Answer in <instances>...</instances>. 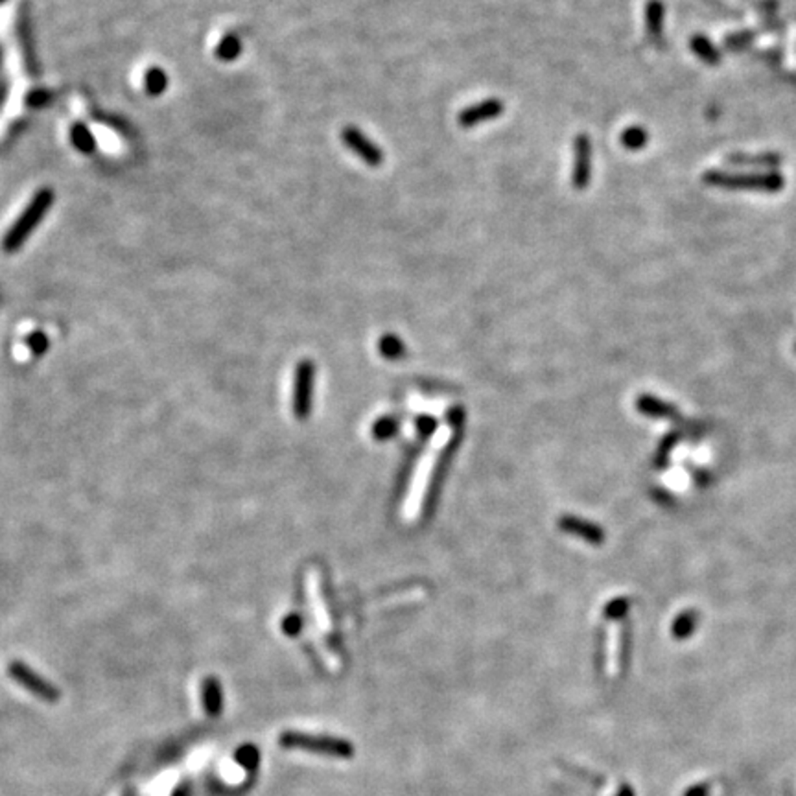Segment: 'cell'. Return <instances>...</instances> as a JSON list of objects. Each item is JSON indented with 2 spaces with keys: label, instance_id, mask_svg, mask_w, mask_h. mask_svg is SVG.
<instances>
[{
  "label": "cell",
  "instance_id": "6da1fadb",
  "mask_svg": "<svg viewBox=\"0 0 796 796\" xmlns=\"http://www.w3.org/2000/svg\"><path fill=\"white\" fill-rule=\"evenodd\" d=\"M702 183L714 189L724 190H758L765 194H776L785 186V177L778 172L765 174H730L723 170H710L702 175Z\"/></svg>",
  "mask_w": 796,
  "mask_h": 796
},
{
  "label": "cell",
  "instance_id": "7a4b0ae2",
  "mask_svg": "<svg viewBox=\"0 0 796 796\" xmlns=\"http://www.w3.org/2000/svg\"><path fill=\"white\" fill-rule=\"evenodd\" d=\"M279 745L290 751H306L312 754L328 756L337 760H350L354 756V745L343 737L315 736V734L288 730L279 736Z\"/></svg>",
  "mask_w": 796,
  "mask_h": 796
},
{
  "label": "cell",
  "instance_id": "3957f363",
  "mask_svg": "<svg viewBox=\"0 0 796 796\" xmlns=\"http://www.w3.org/2000/svg\"><path fill=\"white\" fill-rule=\"evenodd\" d=\"M52 199H54V196H52L50 190H39V194L33 198V201L30 203L26 211L21 214L17 223L8 230V235H6L4 238L6 251H15V249L23 245V242L28 238V235L35 229L37 223H39L41 218L48 212V208H50L52 205Z\"/></svg>",
  "mask_w": 796,
  "mask_h": 796
},
{
  "label": "cell",
  "instance_id": "277c9868",
  "mask_svg": "<svg viewBox=\"0 0 796 796\" xmlns=\"http://www.w3.org/2000/svg\"><path fill=\"white\" fill-rule=\"evenodd\" d=\"M9 677L17 682L18 686H23L24 690L30 691L32 695H35L37 699L45 700V702H57L61 697V691L46 680L45 677H41L39 673L33 671L30 666H26L21 660H13L8 666Z\"/></svg>",
  "mask_w": 796,
  "mask_h": 796
},
{
  "label": "cell",
  "instance_id": "5b68a950",
  "mask_svg": "<svg viewBox=\"0 0 796 796\" xmlns=\"http://www.w3.org/2000/svg\"><path fill=\"white\" fill-rule=\"evenodd\" d=\"M341 140L350 152L358 155L371 168H378L386 161V153L382 152V147L378 146L373 138L367 137L364 129H359L358 125H345L341 129Z\"/></svg>",
  "mask_w": 796,
  "mask_h": 796
},
{
  "label": "cell",
  "instance_id": "8992f818",
  "mask_svg": "<svg viewBox=\"0 0 796 796\" xmlns=\"http://www.w3.org/2000/svg\"><path fill=\"white\" fill-rule=\"evenodd\" d=\"M592 161H594V147L592 138L586 133H579L573 138V164H571V186L576 190H586L592 181Z\"/></svg>",
  "mask_w": 796,
  "mask_h": 796
},
{
  "label": "cell",
  "instance_id": "52a82bcc",
  "mask_svg": "<svg viewBox=\"0 0 796 796\" xmlns=\"http://www.w3.org/2000/svg\"><path fill=\"white\" fill-rule=\"evenodd\" d=\"M503 111H505V103L500 98H487L461 111L457 115V124L463 129H472L479 124L496 120L498 116L503 115Z\"/></svg>",
  "mask_w": 796,
  "mask_h": 796
},
{
  "label": "cell",
  "instance_id": "ba28073f",
  "mask_svg": "<svg viewBox=\"0 0 796 796\" xmlns=\"http://www.w3.org/2000/svg\"><path fill=\"white\" fill-rule=\"evenodd\" d=\"M201 705L208 717L223 714V686L216 677H207L201 682Z\"/></svg>",
  "mask_w": 796,
  "mask_h": 796
},
{
  "label": "cell",
  "instance_id": "9c48e42d",
  "mask_svg": "<svg viewBox=\"0 0 796 796\" xmlns=\"http://www.w3.org/2000/svg\"><path fill=\"white\" fill-rule=\"evenodd\" d=\"M559 525L562 527V531H566L570 534H576L579 539L586 540L590 544H601L605 540V533L599 525L592 524V522L581 520L576 516H564Z\"/></svg>",
  "mask_w": 796,
  "mask_h": 796
},
{
  "label": "cell",
  "instance_id": "30bf717a",
  "mask_svg": "<svg viewBox=\"0 0 796 796\" xmlns=\"http://www.w3.org/2000/svg\"><path fill=\"white\" fill-rule=\"evenodd\" d=\"M636 408L647 417H654V419H669V420H680V411L675 410V405L668 404V402L660 400L653 395H641L636 402Z\"/></svg>",
  "mask_w": 796,
  "mask_h": 796
},
{
  "label": "cell",
  "instance_id": "8fae6325",
  "mask_svg": "<svg viewBox=\"0 0 796 796\" xmlns=\"http://www.w3.org/2000/svg\"><path fill=\"white\" fill-rule=\"evenodd\" d=\"M645 15V28H647V35L653 39H662L663 33V21H666V6L662 0H647L644 9Z\"/></svg>",
  "mask_w": 796,
  "mask_h": 796
},
{
  "label": "cell",
  "instance_id": "7c38bea8",
  "mask_svg": "<svg viewBox=\"0 0 796 796\" xmlns=\"http://www.w3.org/2000/svg\"><path fill=\"white\" fill-rule=\"evenodd\" d=\"M728 164L737 166H758V168H776L782 164V155L778 153H734L727 157Z\"/></svg>",
  "mask_w": 796,
  "mask_h": 796
},
{
  "label": "cell",
  "instance_id": "4fadbf2b",
  "mask_svg": "<svg viewBox=\"0 0 796 796\" xmlns=\"http://www.w3.org/2000/svg\"><path fill=\"white\" fill-rule=\"evenodd\" d=\"M690 48L695 52V55L702 61V63L712 65V67L721 63V54H719V50L714 46V43L710 41L708 37L705 35L691 37Z\"/></svg>",
  "mask_w": 796,
  "mask_h": 796
},
{
  "label": "cell",
  "instance_id": "5bb4252c",
  "mask_svg": "<svg viewBox=\"0 0 796 796\" xmlns=\"http://www.w3.org/2000/svg\"><path fill=\"white\" fill-rule=\"evenodd\" d=\"M647 142H649V133L641 125H629V128L623 129L622 144L629 152H640L647 146Z\"/></svg>",
  "mask_w": 796,
  "mask_h": 796
},
{
  "label": "cell",
  "instance_id": "9a60e30c",
  "mask_svg": "<svg viewBox=\"0 0 796 796\" xmlns=\"http://www.w3.org/2000/svg\"><path fill=\"white\" fill-rule=\"evenodd\" d=\"M235 761L240 767H244L247 773H254L258 769V765H260V751H258V746L251 745V743L238 746L235 752Z\"/></svg>",
  "mask_w": 796,
  "mask_h": 796
},
{
  "label": "cell",
  "instance_id": "2e32d148",
  "mask_svg": "<svg viewBox=\"0 0 796 796\" xmlns=\"http://www.w3.org/2000/svg\"><path fill=\"white\" fill-rule=\"evenodd\" d=\"M242 39L238 33H227L216 46V55L221 61H235L242 54Z\"/></svg>",
  "mask_w": 796,
  "mask_h": 796
},
{
  "label": "cell",
  "instance_id": "e0dca14e",
  "mask_svg": "<svg viewBox=\"0 0 796 796\" xmlns=\"http://www.w3.org/2000/svg\"><path fill=\"white\" fill-rule=\"evenodd\" d=\"M697 622H699V614L695 610H686L675 620L673 623V634L675 638H686L690 636V632L695 631Z\"/></svg>",
  "mask_w": 796,
  "mask_h": 796
},
{
  "label": "cell",
  "instance_id": "ac0fdd59",
  "mask_svg": "<svg viewBox=\"0 0 796 796\" xmlns=\"http://www.w3.org/2000/svg\"><path fill=\"white\" fill-rule=\"evenodd\" d=\"M378 349H380L382 356L393 359L400 358L402 352H404V345H402L400 337L393 336V334H386V336L380 337V341H378Z\"/></svg>",
  "mask_w": 796,
  "mask_h": 796
},
{
  "label": "cell",
  "instance_id": "d6986e66",
  "mask_svg": "<svg viewBox=\"0 0 796 796\" xmlns=\"http://www.w3.org/2000/svg\"><path fill=\"white\" fill-rule=\"evenodd\" d=\"M146 87L147 92L152 94H159L166 89V74L161 70H150L146 76Z\"/></svg>",
  "mask_w": 796,
  "mask_h": 796
},
{
  "label": "cell",
  "instance_id": "ffe728a7",
  "mask_svg": "<svg viewBox=\"0 0 796 796\" xmlns=\"http://www.w3.org/2000/svg\"><path fill=\"white\" fill-rule=\"evenodd\" d=\"M72 142L76 144V147L82 150V152H91L92 146H94V140H92L91 133H89L85 128H79V125L72 129Z\"/></svg>",
  "mask_w": 796,
  "mask_h": 796
},
{
  "label": "cell",
  "instance_id": "44dd1931",
  "mask_svg": "<svg viewBox=\"0 0 796 796\" xmlns=\"http://www.w3.org/2000/svg\"><path fill=\"white\" fill-rule=\"evenodd\" d=\"M629 599L627 598H617L614 599V601H610L607 607V616L608 617H622L625 616L627 610H629Z\"/></svg>",
  "mask_w": 796,
  "mask_h": 796
},
{
  "label": "cell",
  "instance_id": "7402d4cb",
  "mask_svg": "<svg viewBox=\"0 0 796 796\" xmlns=\"http://www.w3.org/2000/svg\"><path fill=\"white\" fill-rule=\"evenodd\" d=\"M28 347L35 352V354H41L43 350H46V347H48V341H46V336H43V334H33V336L28 337Z\"/></svg>",
  "mask_w": 796,
  "mask_h": 796
},
{
  "label": "cell",
  "instance_id": "603a6c76",
  "mask_svg": "<svg viewBox=\"0 0 796 796\" xmlns=\"http://www.w3.org/2000/svg\"><path fill=\"white\" fill-rule=\"evenodd\" d=\"M282 629H284V632L288 636H297V632L301 631L299 617H288V622H284Z\"/></svg>",
  "mask_w": 796,
  "mask_h": 796
},
{
  "label": "cell",
  "instance_id": "cb8c5ba5",
  "mask_svg": "<svg viewBox=\"0 0 796 796\" xmlns=\"http://www.w3.org/2000/svg\"><path fill=\"white\" fill-rule=\"evenodd\" d=\"M190 792H192V787H190L189 782H183L179 783L177 787L174 789V792H172V796H190Z\"/></svg>",
  "mask_w": 796,
  "mask_h": 796
},
{
  "label": "cell",
  "instance_id": "d4e9b609",
  "mask_svg": "<svg viewBox=\"0 0 796 796\" xmlns=\"http://www.w3.org/2000/svg\"><path fill=\"white\" fill-rule=\"evenodd\" d=\"M795 350H796V345H795Z\"/></svg>",
  "mask_w": 796,
  "mask_h": 796
}]
</instances>
